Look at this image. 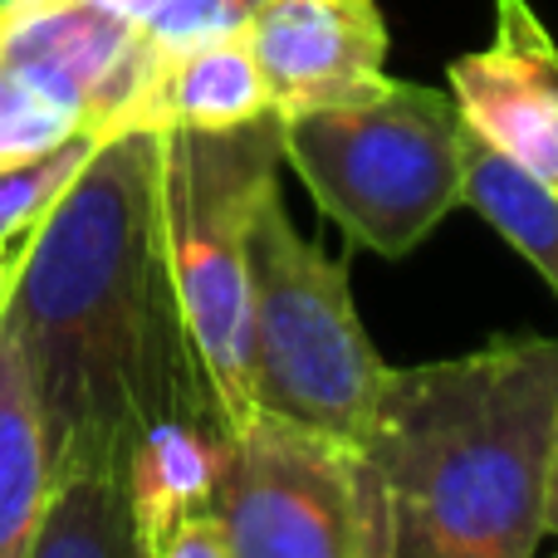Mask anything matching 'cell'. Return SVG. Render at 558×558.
<instances>
[{
  "label": "cell",
  "mask_w": 558,
  "mask_h": 558,
  "mask_svg": "<svg viewBox=\"0 0 558 558\" xmlns=\"http://www.w3.org/2000/svg\"><path fill=\"white\" fill-rule=\"evenodd\" d=\"M157 167L162 133L98 137L78 177L29 226L0 308L25 353L54 481H128L133 446L153 422L221 416L167 270Z\"/></svg>",
  "instance_id": "cell-1"
},
{
  "label": "cell",
  "mask_w": 558,
  "mask_h": 558,
  "mask_svg": "<svg viewBox=\"0 0 558 558\" xmlns=\"http://www.w3.org/2000/svg\"><path fill=\"white\" fill-rule=\"evenodd\" d=\"M558 426V338H495L387 367L363 451L397 520V558H534Z\"/></svg>",
  "instance_id": "cell-2"
},
{
  "label": "cell",
  "mask_w": 558,
  "mask_h": 558,
  "mask_svg": "<svg viewBox=\"0 0 558 558\" xmlns=\"http://www.w3.org/2000/svg\"><path fill=\"white\" fill-rule=\"evenodd\" d=\"M279 113L241 128H172L162 133L157 206L167 270L202 373L226 426L255 416L251 383V221L279 186Z\"/></svg>",
  "instance_id": "cell-3"
},
{
  "label": "cell",
  "mask_w": 558,
  "mask_h": 558,
  "mask_svg": "<svg viewBox=\"0 0 558 558\" xmlns=\"http://www.w3.org/2000/svg\"><path fill=\"white\" fill-rule=\"evenodd\" d=\"M284 162L314 206L383 260H407L461 211V113L441 88L383 78L367 98L279 118Z\"/></svg>",
  "instance_id": "cell-4"
},
{
  "label": "cell",
  "mask_w": 558,
  "mask_h": 558,
  "mask_svg": "<svg viewBox=\"0 0 558 558\" xmlns=\"http://www.w3.org/2000/svg\"><path fill=\"white\" fill-rule=\"evenodd\" d=\"M387 363L348 289V260L294 231L279 186L251 221V383L255 412L363 441Z\"/></svg>",
  "instance_id": "cell-5"
},
{
  "label": "cell",
  "mask_w": 558,
  "mask_h": 558,
  "mask_svg": "<svg viewBox=\"0 0 558 558\" xmlns=\"http://www.w3.org/2000/svg\"><path fill=\"white\" fill-rule=\"evenodd\" d=\"M211 514L231 558H397V520L367 451L255 412L231 436Z\"/></svg>",
  "instance_id": "cell-6"
},
{
  "label": "cell",
  "mask_w": 558,
  "mask_h": 558,
  "mask_svg": "<svg viewBox=\"0 0 558 558\" xmlns=\"http://www.w3.org/2000/svg\"><path fill=\"white\" fill-rule=\"evenodd\" d=\"M451 98L481 143L558 192V39L530 0H495V35L451 64Z\"/></svg>",
  "instance_id": "cell-7"
},
{
  "label": "cell",
  "mask_w": 558,
  "mask_h": 558,
  "mask_svg": "<svg viewBox=\"0 0 558 558\" xmlns=\"http://www.w3.org/2000/svg\"><path fill=\"white\" fill-rule=\"evenodd\" d=\"M279 118L367 98L387 78L377 0H265L245 25Z\"/></svg>",
  "instance_id": "cell-8"
},
{
  "label": "cell",
  "mask_w": 558,
  "mask_h": 558,
  "mask_svg": "<svg viewBox=\"0 0 558 558\" xmlns=\"http://www.w3.org/2000/svg\"><path fill=\"white\" fill-rule=\"evenodd\" d=\"M231 426L216 412L162 416L143 432L128 461V505H133L137 539L147 554H162L167 539L196 514H211L216 485L231 451Z\"/></svg>",
  "instance_id": "cell-9"
},
{
  "label": "cell",
  "mask_w": 558,
  "mask_h": 558,
  "mask_svg": "<svg viewBox=\"0 0 558 558\" xmlns=\"http://www.w3.org/2000/svg\"><path fill=\"white\" fill-rule=\"evenodd\" d=\"M275 113L265 74L245 35H226L196 45L186 54L157 59L137 94L128 128L143 133H172V128H241ZM123 128V133H128Z\"/></svg>",
  "instance_id": "cell-10"
},
{
  "label": "cell",
  "mask_w": 558,
  "mask_h": 558,
  "mask_svg": "<svg viewBox=\"0 0 558 558\" xmlns=\"http://www.w3.org/2000/svg\"><path fill=\"white\" fill-rule=\"evenodd\" d=\"M54 495L45 422L15 333L0 324V558H29Z\"/></svg>",
  "instance_id": "cell-11"
},
{
  "label": "cell",
  "mask_w": 558,
  "mask_h": 558,
  "mask_svg": "<svg viewBox=\"0 0 558 558\" xmlns=\"http://www.w3.org/2000/svg\"><path fill=\"white\" fill-rule=\"evenodd\" d=\"M461 202L495 226L558 294V192L461 123Z\"/></svg>",
  "instance_id": "cell-12"
},
{
  "label": "cell",
  "mask_w": 558,
  "mask_h": 558,
  "mask_svg": "<svg viewBox=\"0 0 558 558\" xmlns=\"http://www.w3.org/2000/svg\"><path fill=\"white\" fill-rule=\"evenodd\" d=\"M29 558H153L137 539L123 475L54 481Z\"/></svg>",
  "instance_id": "cell-13"
},
{
  "label": "cell",
  "mask_w": 558,
  "mask_h": 558,
  "mask_svg": "<svg viewBox=\"0 0 558 558\" xmlns=\"http://www.w3.org/2000/svg\"><path fill=\"white\" fill-rule=\"evenodd\" d=\"M94 147H98L94 133H78L39 157L0 167V241H15V235H25L35 226L59 202V192L78 177V167L88 162Z\"/></svg>",
  "instance_id": "cell-14"
},
{
  "label": "cell",
  "mask_w": 558,
  "mask_h": 558,
  "mask_svg": "<svg viewBox=\"0 0 558 558\" xmlns=\"http://www.w3.org/2000/svg\"><path fill=\"white\" fill-rule=\"evenodd\" d=\"M78 133H84V128H78V118L69 113V108H59L54 98L29 88L25 78H15L10 69H0V167L39 157Z\"/></svg>",
  "instance_id": "cell-15"
},
{
  "label": "cell",
  "mask_w": 558,
  "mask_h": 558,
  "mask_svg": "<svg viewBox=\"0 0 558 558\" xmlns=\"http://www.w3.org/2000/svg\"><path fill=\"white\" fill-rule=\"evenodd\" d=\"M260 5L265 0H162L147 15L143 39L157 59H172L196 45H211V39L245 35Z\"/></svg>",
  "instance_id": "cell-16"
},
{
  "label": "cell",
  "mask_w": 558,
  "mask_h": 558,
  "mask_svg": "<svg viewBox=\"0 0 558 558\" xmlns=\"http://www.w3.org/2000/svg\"><path fill=\"white\" fill-rule=\"evenodd\" d=\"M157 558H231V554H226V539H221L216 514H196V520H186L182 530L167 539V549Z\"/></svg>",
  "instance_id": "cell-17"
},
{
  "label": "cell",
  "mask_w": 558,
  "mask_h": 558,
  "mask_svg": "<svg viewBox=\"0 0 558 558\" xmlns=\"http://www.w3.org/2000/svg\"><path fill=\"white\" fill-rule=\"evenodd\" d=\"M88 5H98V10H108V15H118V20H128V25L143 29L147 15H153L162 0H88Z\"/></svg>",
  "instance_id": "cell-18"
},
{
  "label": "cell",
  "mask_w": 558,
  "mask_h": 558,
  "mask_svg": "<svg viewBox=\"0 0 558 558\" xmlns=\"http://www.w3.org/2000/svg\"><path fill=\"white\" fill-rule=\"evenodd\" d=\"M29 235V231H25ZM25 235L15 241H0V308H5V294H10V279L20 270V251H25Z\"/></svg>",
  "instance_id": "cell-19"
},
{
  "label": "cell",
  "mask_w": 558,
  "mask_h": 558,
  "mask_svg": "<svg viewBox=\"0 0 558 558\" xmlns=\"http://www.w3.org/2000/svg\"><path fill=\"white\" fill-rule=\"evenodd\" d=\"M544 530L558 534V426H554V465H549V505H544Z\"/></svg>",
  "instance_id": "cell-20"
},
{
  "label": "cell",
  "mask_w": 558,
  "mask_h": 558,
  "mask_svg": "<svg viewBox=\"0 0 558 558\" xmlns=\"http://www.w3.org/2000/svg\"><path fill=\"white\" fill-rule=\"evenodd\" d=\"M554 558H558V554H554Z\"/></svg>",
  "instance_id": "cell-21"
}]
</instances>
